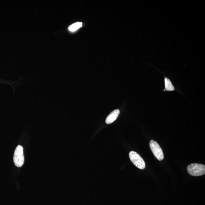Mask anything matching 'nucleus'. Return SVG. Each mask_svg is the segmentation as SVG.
<instances>
[{
	"mask_svg": "<svg viewBox=\"0 0 205 205\" xmlns=\"http://www.w3.org/2000/svg\"><path fill=\"white\" fill-rule=\"evenodd\" d=\"M188 173L193 176H199L205 174V166L199 163H192L187 168Z\"/></svg>",
	"mask_w": 205,
	"mask_h": 205,
	"instance_id": "f257e3e1",
	"label": "nucleus"
},
{
	"mask_svg": "<svg viewBox=\"0 0 205 205\" xmlns=\"http://www.w3.org/2000/svg\"><path fill=\"white\" fill-rule=\"evenodd\" d=\"M13 161L15 165L18 167H21L24 164V157L23 148L22 146L18 145L16 147L14 154Z\"/></svg>",
	"mask_w": 205,
	"mask_h": 205,
	"instance_id": "f03ea898",
	"label": "nucleus"
},
{
	"mask_svg": "<svg viewBox=\"0 0 205 205\" xmlns=\"http://www.w3.org/2000/svg\"><path fill=\"white\" fill-rule=\"evenodd\" d=\"M129 155L131 161L136 167L141 170H143L145 168V162L139 154L132 151L130 152Z\"/></svg>",
	"mask_w": 205,
	"mask_h": 205,
	"instance_id": "7ed1b4c3",
	"label": "nucleus"
},
{
	"mask_svg": "<svg viewBox=\"0 0 205 205\" xmlns=\"http://www.w3.org/2000/svg\"><path fill=\"white\" fill-rule=\"evenodd\" d=\"M150 147L155 157L159 161L163 160L164 154L163 151L158 143L153 140H151L150 142Z\"/></svg>",
	"mask_w": 205,
	"mask_h": 205,
	"instance_id": "20e7f679",
	"label": "nucleus"
},
{
	"mask_svg": "<svg viewBox=\"0 0 205 205\" xmlns=\"http://www.w3.org/2000/svg\"><path fill=\"white\" fill-rule=\"evenodd\" d=\"M119 114V109L115 110L112 111L107 117L105 121L106 123L108 124L113 122L118 118Z\"/></svg>",
	"mask_w": 205,
	"mask_h": 205,
	"instance_id": "39448f33",
	"label": "nucleus"
},
{
	"mask_svg": "<svg viewBox=\"0 0 205 205\" xmlns=\"http://www.w3.org/2000/svg\"><path fill=\"white\" fill-rule=\"evenodd\" d=\"M165 89L166 90L170 91H174V87L172 84L170 79H168V78H165Z\"/></svg>",
	"mask_w": 205,
	"mask_h": 205,
	"instance_id": "423d86ee",
	"label": "nucleus"
},
{
	"mask_svg": "<svg viewBox=\"0 0 205 205\" xmlns=\"http://www.w3.org/2000/svg\"><path fill=\"white\" fill-rule=\"evenodd\" d=\"M82 26V23L81 22H77L74 23L69 27L68 29L71 32H74L76 31L78 29Z\"/></svg>",
	"mask_w": 205,
	"mask_h": 205,
	"instance_id": "0eeeda50",
	"label": "nucleus"
}]
</instances>
